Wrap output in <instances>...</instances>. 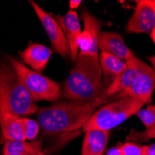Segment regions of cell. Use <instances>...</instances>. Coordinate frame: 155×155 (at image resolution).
<instances>
[{
	"label": "cell",
	"mask_w": 155,
	"mask_h": 155,
	"mask_svg": "<svg viewBox=\"0 0 155 155\" xmlns=\"http://www.w3.org/2000/svg\"><path fill=\"white\" fill-rule=\"evenodd\" d=\"M150 35V37H151V39H152V41H153V43L155 44V29H154Z\"/></svg>",
	"instance_id": "cell-26"
},
{
	"label": "cell",
	"mask_w": 155,
	"mask_h": 155,
	"mask_svg": "<svg viewBox=\"0 0 155 155\" xmlns=\"http://www.w3.org/2000/svg\"><path fill=\"white\" fill-rule=\"evenodd\" d=\"M38 155H46V154H45L44 152H41V153H39Z\"/></svg>",
	"instance_id": "cell-28"
},
{
	"label": "cell",
	"mask_w": 155,
	"mask_h": 155,
	"mask_svg": "<svg viewBox=\"0 0 155 155\" xmlns=\"http://www.w3.org/2000/svg\"><path fill=\"white\" fill-rule=\"evenodd\" d=\"M56 20L64 32L70 47L72 60L75 62L79 54V39L82 34L78 14L75 10L70 9L64 16H57Z\"/></svg>",
	"instance_id": "cell-11"
},
{
	"label": "cell",
	"mask_w": 155,
	"mask_h": 155,
	"mask_svg": "<svg viewBox=\"0 0 155 155\" xmlns=\"http://www.w3.org/2000/svg\"><path fill=\"white\" fill-rule=\"evenodd\" d=\"M42 140H12L6 141L3 155H38L42 152Z\"/></svg>",
	"instance_id": "cell-17"
},
{
	"label": "cell",
	"mask_w": 155,
	"mask_h": 155,
	"mask_svg": "<svg viewBox=\"0 0 155 155\" xmlns=\"http://www.w3.org/2000/svg\"><path fill=\"white\" fill-rule=\"evenodd\" d=\"M8 60L15 69L19 77L34 101H56L61 96V89L59 83L50 78L29 69L22 62L8 56Z\"/></svg>",
	"instance_id": "cell-5"
},
{
	"label": "cell",
	"mask_w": 155,
	"mask_h": 155,
	"mask_svg": "<svg viewBox=\"0 0 155 155\" xmlns=\"http://www.w3.org/2000/svg\"><path fill=\"white\" fill-rule=\"evenodd\" d=\"M150 4L152 5V7L154 8V9H155V0H150Z\"/></svg>",
	"instance_id": "cell-27"
},
{
	"label": "cell",
	"mask_w": 155,
	"mask_h": 155,
	"mask_svg": "<svg viewBox=\"0 0 155 155\" xmlns=\"http://www.w3.org/2000/svg\"><path fill=\"white\" fill-rule=\"evenodd\" d=\"M21 123L23 126L25 139L28 141H33L39 134L40 125L38 122L28 117H21Z\"/></svg>",
	"instance_id": "cell-19"
},
{
	"label": "cell",
	"mask_w": 155,
	"mask_h": 155,
	"mask_svg": "<svg viewBox=\"0 0 155 155\" xmlns=\"http://www.w3.org/2000/svg\"><path fill=\"white\" fill-rule=\"evenodd\" d=\"M110 101L104 95L89 102L61 101L51 106L42 108L37 112V122L43 134L48 137H61L56 146L64 145L74 133L83 129L96 109Z\"/></svg>",
	"instance_id": "cell-1"
},
{
	"label": "cell",
	"mask_w": 155,
	"mask_h": 155,
	"mask_svg": "<svg viewBox=\"0 0 155 155\" xmlns=\"http://www.w3.org/2000/svg\"><path fill=\"white\" fill-rule=\"evenodd\" d=\"M155 91V71L150 67L147 71L139 74L132 83L131 86L124 91L110 97V101H116L119 98L130 97L142 101L144 104L150 103L151 97Z\"/></svg>",
	"instance_id": "cell-9"
},
{
	"label": "cell",
	"mask_w": 155,
	"mask_h": 155,
	"mask_svg": "<svg viewBox=\"0 0 155 155\" xmlns=\"http://www.w3.org/2000/svg\"><path fill=\"white\" fill-rule=\"evenodd\" d=\"M52 53L49 48L42 44L34 43L30 44L20 54L25 64L29 65L34 71L41 73L46 69Z\"/></svg>",
	"instance_id": "cell-13"
},
{
	"label": "cell",
	"mask_w": 155,
	"mask_h": 155,
	"mask_svg": "<svg viewBox=\"0 0 155 155\" xmlns=\"http://www.w3.org/2000/svg\"><path fill=\"white\" fill-rule=\"evenodd\" d=\"M152 138H155V124L141 132L132 129L130 133L127 135V137H126L127 141L135 143H146Z\"/></svg>",
	"instance_id": "cell-18"
},
{
	"label": "cell",
	"mask_w": 155,
	"mask_h": 155,
	"mask_svg": "<svg viewBox=\"0 0 155 155\" xmlns=\"http://www.w3.org/2000/svg\"><path fill=\"white\" fill-rule=\"evenodd\" d=\"M82 20L84 30L79 39V53L98 57V35L102 21L86 9L82 11Z\"/></svg>",
	"instance_id": "cell-8"
},
{
	"label": "cell",
	"mask_w": 155,
	"mask_h": 155,
	"mask_svg": "<svg viewBox=\"0 0 155 155\" xmlns=\"http://www.w3.org/2000/svg\"><path fill=\"white\" fill-rule=\"evenodd\" d=\"M0 126H1L2 138L6 141L26 140L21 117L8 112H0Z\"/></svg>",
	"instance_id": "cell-15"
},
{
	"label": "cell",
	"mask_w": 155,
	"mask_h": 155,
	"mask_svg": "<svg viewBox=\"0 0 155 155\" xmlns=\"http://www.w3.org/2000/svg\"><path fill=\"white\" fill-rule=\"evenodd\" d=\"M123 155H143L144 154V145H138L137 143L126 141L124 143L119 144Z\"/></svg>",
	"instance_id": "cell-21"
},
{
	"label": "cell",
	"mask_w": 155,
	"mask_h": 155,
	"mask_svg": "<svg viewBox=\"0 0 155 155\" xmlns=\"http://www.w3.org/2000/svg\"><path fill=\"white\" fill-rule=\"evenodd\" d=\"M81 3V0H71L70 1V8H71L72 10H75L76 8H79Z\"/></svg>",
	"instance_id": "cell-24"
},
{
	"label": "cell",
	"mask_w": 155,
	"mask_h": 155,
	"mask_svg": "<svg viewBox=\"0 0 155 155\" xmlns=\"http://www.w3.org/2000/svg\"><path fill=\"white\" fill-rule=\"evenodd\" d=\"M148 61L150 62V64H151V66H152V69L155 71V55L149 57V58H148Z\"/></svg>",
	"instance_id": "cell-25"
},
{
	"label": "cell",
	"mask_w": 155,
	"mask_h": 155,
	"mask_svg": "<svg viewBox=\"0 0 155 155\" xmlns=\"http://www.w3.org/2000/svg\"><path fill=\"white\" fill-rule=\"evenodd\" d=\"M148 64L137 59L134 54H131L125 61V66L120 74L112 82V84L107 88L104 93L106 98H110L114 95L128 88L134 80L142 73L150 68Z\"/></svg>",
	"instance_id": "cell-7"
},
{
	"label": "cell",
	"mask_w": 155,
	"mask_h": 155,
	"mask_svg": "<svg viewBox=\"0 0 155 155\" xmlns=\"http://www.w3.org/2000/svg\"><path fill=\"white\" fill-rule=\"evenodd\" d=\"M103 95L100 57L79 53L74 68L63 83L61 97L68 101L89 102Z\"/></svg>",
	"instance_id": "cell-2"
},
{
	"label": "cell",
	"mask_w": 155,
	"mask_h": 155,
	"mask_svg": "<svg viewBox=\"0 0 155 155\" xmlns=\"http://www.w3.org/2000/svg\"><path fill=\"white\" fill-rule=\"evenodd\" d=\"M144 105L142 101L130 97L109 102L94 112L84 125L83 131L87 132L90 129H101L110 132L130 116L136 115Z\"/></svg>",
	"instance_id": "cell-4"
},
{
	"label": "cell",
	"mask_w": 155,
	"mask_h": 155,
	"mask_svg": "<svg viewBox=\"0 0 155 155\" xmlns=\"http://www.w3.org/2000/svg\"><path fill=\"white\" fill-rule=\"evenodd\" d=\"M106 155H123L122 151H121V149L119 147V145L115 146V147H112L110 148L108 151H107V154Z\"/></svg>",
	"instance_id": "cell-23"
},
{
	"label": "cell",
	"mask_w": 155,
	"mask_h": 155,
	"mask_svg": "<svg viewBox=\"0 0 155 155\" xmlns=\"http://www.w3.org/2000/svg\"><path fill=\"white\" fill-rule=\"evenodd\" d=\"M136 3L135 10L126 24L125 32L150 34L155 29V9L150 0H140Z\"/></svg>",
	"instance_id": "cell-10"
},
{
	"label": "cell",
	"mask_w": 155,
	"mask_h": 155,
	"mask_svg": "<svg viewBox=\"0 0 155 155\" xmlns=\"http://www.w3.org/2000/svg\"><path fill=\"white\" fill-rule=\"evenodd\" d=\"M39 110L11 63L0 61V112L27 117Z\"/></svg>",
	"instance_id": "cell-3"
},
{
	"label": "cell",
	"mask_w": 155,
	"mask_h": 155,
	"mask_svg": "<svg viewBox=\"0 0 155 155\" xmlns=\"http://www.w3.org/2000/svg\"><path fill=\"white\" fill-rule=\"evenodd\" d=\"M84 133L81 155H103L108 145L110 132L90 129Z\"/></svg>",
	"instance_id": "cell-14"
},
{
	"label": "cell",
	"mask_w": 155,
	"mask_h": 155,
	"mask_svg": "<svg viewBox=\"0 0 155 155\" xmlns=\"http://www.w3.org/2000/svg\"><path fill=\"white\" fill-rule=\"evenodd\" d=\"M98 49L101 52L110 54L112 56L126 61L132 50L125 45L123 36L115 32H101L98 35Z\"/></svg>",
	"instance_id": "cell-12"
},
{
	"label": "cell",
	"mask_w": 155,
	"mask_h": 155,
	"mask_svg": "<svg viewBox=\"0 0 155 155\" xmlns=\"http://www.w3.org/2000/svg\"><path fill=\"white\" fill-rule=\"evenodd\" d=\"M100 63L103 74V90L107 88L120 74L125 66V61L110 54L101 52L100 55Z\"/></svg>",
	"instance_id": "cell-16"
},
{
	"label": "cell",
	"mask_w": 155,
	"mask_h": 155,
	"mask_svg": "<svg viewBox=\"0 0 155 155\" xmlns=\"http://www.w3.org/2000/svg\"><path fill=\"white\" fill-rule=\"evenodd\" d=\"M143 155H155V143L151 145H144Z\"/></svg>",
	"instance_id": "cell-22"
},
{
	"label": "cell",
	"mask_w": 155,
	"mask_h": 155,
	"mask_svg": "<svg viewBox=\"0 0 155 155\" xmlns=\"http://www.w3.org/2000/svg\"><path fill=\"white\" fill-rule=\"evenodd\" d=\"M143 124L146 129L155 124V105H148L146 108L139 110L136 114Z\"/></svg>",
	"instance_id": "cell-20"
},
{
	"label": "cell",
	"mask_w": 155,
	"mask_h": 155,
	"mask_svg": "<svg viewBox=\"0 0 155 155\" xmlns=\"http://www.w3.org/2000/svg\"><path fill=\"white\" fill-rule=\"evenodd\" d=\"M30 3L43 25L54 49L63 58H68L69 56H71L67 38L57 20L53 18L49 13L46 12L35 2L30 1Z\"/></svg>",
	"instance_id": "cell-6"
}]
</instances>
